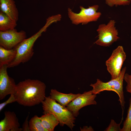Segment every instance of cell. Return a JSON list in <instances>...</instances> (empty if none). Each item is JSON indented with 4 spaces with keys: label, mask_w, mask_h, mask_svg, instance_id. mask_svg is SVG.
I'll return each mask as SVG.
<instances>
[{
    "label": "cell",
    "mask_w": 131,
    "mask_h": 131,
    "mask_svg": "<svg viewBox=\"0 0 131 131\" xmlns=\"http://www.w3.org/2000/svg\"><path fill=\"white\" fill-rule=\"evenodd\" d=\"M126 57V53L122 46H118L113 51L106 62L107 70L111 75V79H115L119 76Z\"/></svg>",
    "instance_id": "obj_7"
},
{
    "label": "cell",
    "mask_w": 131,
    "mask_h": 131,
    "mask_svg": "<svg viewBox=\"0 0 131 131\" xmlns=\"http://www.w3.org/2000/svg\"><path fill=\"white\" fill-rule=\"evenodd\" d=\"M7 65L0 67V100L4 99L7 95L15 93L16 84L14 80L8 75Z\"/></svg>",
    "instance_id": "obj_10"
},
{
    "label": "cell",
    "mask_w": 131,
    "mask_h": 131,
    "mask_svg": "<svg viewBox=\"0 0 131 131\" xmlns=\"http://www.w3.org/2000/svg\"><path fill=\"white\" fill-rule=\"evenodd\" d=\"M16 22L0 11V31H5L15 29L17 25Z\"/></svg>",
    "instance_id": "obj_16"
},
{
    "label": "cell",
    "mask_w": 131,
    "mask_h": 131,
    "mask_svg": "<svg viewBox=\"0 0 131 131\" xmlns=\"http://www.w3.org/2000/svg\"><path fill=\"white\" fill-rule=\"evenodd\" d=\"M81 94H74L72 93L65 94L60 92L55 89H51L50 93V98L58 102L61 105L67 106L75 98Z\"/></svg>",
    "instance_id": "obj_13"
},
{
    "label": "cell",
    "mask_w": 131,
    "mask_h": 131,
    "mask_svg": "<svg viewBox=\"0 0 131 131\" xmlns=\"http://www.w3.org/2000/svg\"><path fill=\"white\" fill-rule=\"evenodd\" d=\"M115 20H111L107 24L99 25L97 30L98 39L94 43L100 46L108 47L119 39L118 30L115 26Z\"/></svg>",
    "instance_id": "obj_6"
},
{
    "label": "cell",
    "mask_w": 131,
    "mask_h": 131,
    "mask_svg": "<svg viewBox=\"0 0 131 131\" xmlns=\"http://www.w3.org/2000/svg\"><path fill=\"white\" fill-rule=\"evenodd\" d=\"M0 8L1 11L17 22L19 13L14 0H0Z\"/></svg>",
    "instance_id": "obj_12"
},
{
    "label": "cell",
    "mask_w": 131,
    "mask_h": 131,
    "mask_svg": "<svg viewBox=\"0 0 131 131\" xmlns=\"http://www.w3.org/2000/svg\"><path fill=\"white\" fill-rule=\"evenodd\" d=\"M16 101V99L15 95L11 94L9 98L4 102L0 104V111L8 104Z\"/></svg>",
    "instance_id": "obj_21"
},
{
    "label": "cell",
    "mask_w": 131,
    "mask_h": 131,
    "mask_svg": "<svg viewBox=\"0 0 131 131\" xmlns=\"http://www.w3.org/2000/svg\"><path fill=\"white\" fill-rule=\"evenodd\" d=\"M129 101V105L127 117L124 122L121 131H131V97Z\"/></svg>",
    "instance_id": "obj_18"
},
{
    "label": "cell",
    "mask_w": 131,
    "mask_h": 131,
    "mask_svg": "<svg viewBox=\"0 0 131 131\" xmlns=\"http://www.w3.org/2000/svg\"><path fill=\"white\" fill-rule=\"evenodd\" d=\"M99 7L97 5L89 6L87 8L80 6L81 10L78 13L74 12L68 8V16L73 24L78 25L82 23L86 25L90 22L97 21L100 17L101 13L97 11Z\"/></svg>",
    "instance_id": "obj_5"
},
{
    "label": "cell",
    "mask_w": 131,
    "mask_h": 131,
    "mask_svg": "<svg viewBox=\"0 0 131 131\" xmlns=\"http://www.w3.org/2000/svg\"><path fill=\"white\" fill-rule=\"evenodd\" d=\"M41 103L44 114L47 113L53 114L58 120L61 126L66 125L72 130L75 126V118L66 107L57 103L50 96L46 97Z\"/></svg>",
    "instance_id": "obj_2"
},
{
    "label": "cell",
    "mask_w": 131,
    "mask_h": 131,
    "mask_svg": "<svg viewBox=\"0 0 131 131\" xmlns=\"http://www.w3.org/2000/svg\"><path fill=\"white\" fill-rule=\"evenodd\" d=\"M126 69V67L123 68L119 76L115 79H111L107 82H104L97 79L95 83H91L90 85L93 88L92 90H90L93 94L96 95L104 90L112 91L116 93L119 98V100L122 109L123 115L125 103L123 90V82Z\"/></svg>",
    "instance_id": "obj_3"
},
{
    "label": "cell",
    "mask_w": 131,
    "mask_h": 131,
    "mask_svg": "<svg viewBox=\"0 0 131 131\" xmlns=\"http://www.w3.org/2000/svg\"><path fill=\"white\" fill-rule=\"evenodd\" d=\"M106 3L108 6L112 7L115 6L126 5H129L131 0H105Z\"/></svg>",
    "instance_id": "obj_19"
},
{
    "label": "cell",
    "mask_w": 131,
    "mask_h": 131,
    "mask_svg": "<svg viewBox=\"0 0 131 131\" xmlns=\"http://www.w3.org/2000/svg\"><path fill=\"white\" fill-rule=\"evenodd\" d=\"M124 80L127 83L126 87V91L131 94V75L127 73L125 74Z\"/></svg>",
    "instance_id": "obj_22"
},
{
    "label": "cell",
    "mask_w": 131,
    "mask_h": 131,
    "mask_svg": "<svg viewBox=\"0 0 131 131\" xmlns=\"http://www.w3.org/2000/svg\"><path fill=\"white\" fill-rule=\"evenodd\" d=\"M29 125L30 131H47L43 126L39 117L37 115L29 120Z\"/></svg>",
    "instance_id": "obj_17"
},
{
    "label": "cell",
    "mask_w": 131,
    "mask_h": 131,
    "mask_svg": "<svg viewBox=\"0 0 131 131\" xmlns=\"http://www.w3.org/2000/svg\"><path fill=\"white\" fill-rule=\"evenodd\" d=\"M96 96V95L92 94L91 90L85 91L74 99L66 107L74 117H77L79 114L80 110L82 108L87 106L97 104L95 100Z\"/></svg>",
    "instance_id": "obj_9"
},
{
    "label": "cell",
    "mask_w": 131,
    "mask_h": 131,
    "mask_svg": "<svg viewBox=\"0 0 131 131\" xmlns=\"http://www.w3.org/2000/svg\"><path fill=\"white\" fill-rule=\"evenodd\" d=\"M43 127L47 131H53L59 123L57 118L53 114L47 113L39 117Z\"/></svg>",
    "instance_id": "obj_14"
},
{
    "label": "cell",
    "mask_w": 131,
    "mask_h": 131,
    "mask_svg": "<svg viewBox=\"0 0 131 131\" xmlns=\"http://www.w3.org/2000/svg\"><path fill=\"white\" fill-rule=\"evenodd\" d=\"M4 118L0 122V131H21L18 119L13 112L6 111Z\"/></svg>",
    "instance_id": "obj_11"
},
{
    "label": "cell",
    "mask_w": 131,
    "mask_h": 131,
    "mask_svg": "<svg viewBox=\"0 0 131 131\" xmlns=\"http://www.w3.org/2000/svg\"><path fill=\"white\" fill-rule=\"evenodd\" d=\"M81 131H93L94 130L91 126H84L82 128L80 127Z\"/></svg>",
    "instance_id": "obj_24"
},
{
    "label": "cell",
    "mask_w": 131,
    "mask_h": 131,
    "mask_svg": "<svg viewBox=\"0 0 131 131\" xmlns=\"http://www.w3.org/2000/svg\"><path fill=\"white\" fill-rule=\"evenodd\" d=\"M26 33L18 32L15 28L5 31H0V45L8 49L15 48L26 38Z\"/></svg>",
    "instance_id": "obj_8"
},
{
    "label": "cell",
    "mask_w": 131,
    "mask_h": 131,
    "mask_svg": "<svg viewBox=\"0 0 131 131\" xmlns=\"http://www.w3.org/2000/svg\"><path fill=\"white\" fill-rule=\"evenodd\" d=\"M121 123L122 121L120 123L118 124L114 120L111 119L109 125L104 131H121L122 129L120 127Z\"/></svg>",
    "instance_id": "obj_20"
},
{
    "label": "cell",
    "mask_w": 131,
    "mask_h": 131,
    "mask_svg": "<svg viewBox=\"0 0 131 131\" xmlns=\"http://www.w3.org/2000/svg\"><path fill=\"white\" fill-rule=\"evenodd\" d=\"M46 86L38 80L27 79L16 84L14 94L16 102L25 106L38 105L44 100Z\"/></svg>",
    "instance_id": "obj_1"
},
{
    "label": "cell",
    "mask_w": 131,
    "mask_h": 131,
    "mask_svg": "<svg viewBox=\"0 0 131 131\" xmlns=\"http://www.w3.org/2000/svg\"></svg>",
    "instance_id": "obj_25"
},
{
    "label": "cell",
    "mask_w": 131,
    "mask_h": 131,
    "mask_svg": "<svg viewBox=\"0 0 131 131\" xmlns=\"http://www.w3.org/2000/svg\"><path fill=\"white\" fill-rule=\"evenodd\" d=\"M16 53L14 48L8 49L0 46V67L10 63L15 58Z\"/></svg>",
    "instance_id": "obj_15"
},
{
    "label": "cell",
    "mask_w": 131,
    "mask_h": 131,
    "mask_svg": "<svg viewBox=\"0 0 131 131\" xmlns=\"http://www.w3.org/2000/svg\"><path fill=\"white\" fill-rule=\"evenodd\" d=\"M45 31V28L43 27L36 33L25 39L14 48L16 52V56L13 61L7 65L8 68L16 66L30 60L34 53L33 47L34 43Z\"/></svg>",
    "instance_id": "obj_4"
},
{
    "label": "cell",
    "mask_w": 131,
    "mask_h": 131,
    "mask_svg": "<svg viewBox=\"0 0 131 131\" xmlns=\"http://www.w3.org/2000/svg\"><path fill=\"white\" fill-rule=\"evenodd\" d=\"M29 117V114L26 117L22 127V131H30L28 119Z\"/></svg>",
    "instance_id": "obj_23"
}]
</instances>
